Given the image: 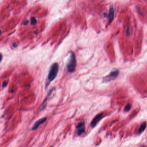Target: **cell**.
<instances>
[{
    "instance_id": "6da1fadb",
    "label": "cell",
    "mask_w": 147,
    "mask_h": 147,
    "mask_svg": "<svg viewBox=\"0 0 147 147\" xmlns=\"http://www.w3.org/2000/svg\"><path fill=\"white\" fill-rule=\"evenodd\" d=\"M59 70V66L57 63H53L51 65L48 75V79L49 82H52L57 76Z\"/></svg>"
},
{
    "instance_id": "7a4b0ae2",
    "label": "cell",
    "mask_w": 147,
    "mask_h": 147,
    "mask_svg": "<svg viewBox=\"0 0 147 147\" xmlns=\"http://www.w3.org/2000/svg\"><path fill=\"white\" fill-rule=\"evenodd\" d=\"M77 64L75 55L73 52H71L67 64V69L70 73H72L75 70Z\"/></svg>"
},
{
    "instance_id": "3957f363",
    "label": "cell",
    "mask_w": 147,
    "mask_h": 147,
    "mask_svg": "<svg viewBox=\"0 0 147 147\" xmlns=\"http://www.w3.org/2000/svg\"><path fill=\"white\" fill-rule=\"evenodd\" d=\"M86 131V124L84 122H82L78 123L77 127V135L80 136L84 134Z\"/></svg>"
},
{
    "instance_id": "277c9868",
    "label": "cell",
    "mask_w": 147,
    "mask_h": 147,
    "mask_svg": "<svg viewBox=\"0 0 147 147\" xmlns=\"http://www.w3.org/2000/svg\"><path fill=\"white\" fill-rule=\"evenodd\" d=\"M119 70H117L111 72L109 74L105 77L103 79L104 82H108L115 79L119 74Z\"/></svg>"
},
{
    "instance_id": "5b68a950",
    "label": "cell",
    "mask_w": 147,
    "mask_h": 147,
    "mask_svg": "<svg viewBox=\"0 0 147 147\" xmlns=\"http://www.w3.org/2000/svg\"><path fill=\"white\" fill-rule=\"evenodd\" d=\"M102 117H103L102 113H100L99 114H97L92 120V122L90 123V126L92 128H94L95 126H96L98 122L101 120Z\"/></svg>"
},
{
    "instance_id": "8992f818",
    "label": "cell",
    "mask_w": 147,
    "mask_h": 147,
    "mask_svg": "<svg viewBox=\"0 0 147 147\" xmlns=\"http://www.w3.org/2000/svg\"><path fill=\"white\" fill-rule=\"evenodd\" d=\"M47 117H43L39 119V120H37L35 122V124H34L32 128V130H36L42 124L46 121H47Z\"/></svg>"
},
{
    "instance_id": "52a82bcc",
    "label": "cell",
    "mask_w": 147,
    "mask_h": 147,
    "mask_svg": "<svg viewBox=\"0 0 147 147\" xmlns=\"http://www.w3.org/2000/svg\"><path fill=\"white\" fill-rule=\"evenodd\" d=\"M53 90V89H51V90H50V91H49L48 93V95H47V97H46L45 100L43 101V103H42V104H41V106H40V107H39V110L42 111V110H43V109H44L46 107V106H47V98L49 97V96L50 95H51Z\"/></svg>"
},
{
    "instance_id": "ba28073f",
    "label": "cell",
    "mask_w": 147,
    "mask_h": 147,
    "mask_svg": "<svg viewBox=\"0 0 147 147\" xmlns=\"http://www.w3.org/2000/svg\"><path fill=\"white\" fill-rule=\"evenodd\" d=\"M114 9L113 7H110V8L109 9V11L108 14L106 15L105 13H104V16L105 17H108L109 23H111L113 19H114Z\"/></svg>"
},
{
    "instance_id": "9c48e42d",
    "label": "cell",
    "mask_w": 147,
    "mask_h": 147,
    "mask_svg": "<svg viewBox=\"0 0 147 147\" xmlns=\"http://www.w3.org/2000/svg\"><path fill=\"white\" fill-rule=\"evenodd\" d=\"M146 126H147V124L146 122H143V123H141V124L140 126L139 129V133H141L145 131L146 127Z\"/></svg>"
},
{
    "instance_id": "30bf717a",
    "label": "cell",
    "mask_w": 147,
    "mask_h": 147,
    "mask_svg": "<svg viewBox=\"0 0 147 147\" xmlns=\"http://www.w3.org/2000/svg\"><path fill=\"white\" fill-rule=\"evenodd\" d=\"M131 105L130 104H127L124 108V111L125 112H128L129 110H130Z\"/></svg>"
},
{
    "instance_id": "8fae6325",
    "label": "cell",
    "mask_w": 147,
    "mask_h": 147,
    "mask_svg": "<svg viewBox=\"0 0 147 147\" xmlns=\"http://www.w3.org/2000/svg\"><path fill=\"white\" fill-rule=\"evenodd\" d=\"M36 23V19L35 18H32L31 19V23L32 24H35Z\"/></svg>"
},
{
    "instance_id": "7c38bea8",
    "label": "cell",
    "mask_w": 147,
    "mask_h": 147,
    "mask_svg": "<svg viewBox=\"0 0 147 147\" xmlns=\"http://www.w3.org/2000/svg\"><path fill=\"white\" fill-rule=\"evenodd\" d=\"M2 55L0 53V62H1V61L2 60Z\"/></svg>"
},
{
    "instance_id": "4fadbf2b",
    "label": "cell",
    "mask_w": 147,
    "mask_h": 147,
    "mask_svg": "<svg viewBox=\"0 0 147 147\" xmlns=\"http://www.w3.org/2000/svg\"></svg>"
},
{
    "instance_id": "5bb4252c",
    "label": "cell",
    "mask_w": 147,
    "mask_h": 147,
    "mask_svg": "<svg viewBox=\"0 0 147 147\" xmlns=\"http://www.w3.org/2000/svg\"></svg>"
},
{
    "instance_id": "9a60e30c",
    "label": "cell",
    "mask_w": 147,
    "mask_h": 147,
    "mask_svg": "<svg viewBox=\"0 0 147 147\" xmlns=\"http://www.w3.org/2000/svg\"></svg>"
}]
</instances>
